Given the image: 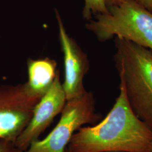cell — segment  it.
<instances>
[{
    "mask_svg": "<svg viewBox=\"0 0 152 152\" xmlns=\"http://www.w3.org/2000/svg\"><path fill=\"white\" fill-rule=\"evenodd\" d=\"M66 102L58 71L53 83L36 105L29 122L14 142L15 146L22 152L26 151L33 142L39 139L55 117L61 113Z\"/></svg>",
    "mask_w": 152,
    "mask_h": 152,
    "instance_id": "6",
    "label": "cell"
},
{
    "mask_svg": "<svg viewBox=\"0 0 152 152\" xmlns=\"http://www.w3.org/2000/svg\"><path fill=\"white\" fill-rule=\"evenodd\" d=\"M86 28L102 42L114 36L124 38L152 51V12L135 0H124L95 15Z\"/></svg>",
    "mask_w": 152,
    "mask_h": 152,
    "instance_id": "3",
    "label": "cell"
},
{
    "mask_svg": "<svg viewBox=\"0 0 152 152\" xmlns=\"http://www.w3.org/2000/svg\"><path fill=\"white\" fill-rule=\"evenodd\" d=\"M104 2L105 4L107 7L108 8L109 7L112 6L116 5L124 0H104Z\"/></svg>",
    "mask_w": 152,
    "mask_h": 152,
    "instance_id": "12",
    "label": "cell"
},
{
    "mask_svg": "<svg viewBox=\"0 0 152 152\" xmlns=\"http://www.w3.org/2000/svg\"><path fill=\"white\" fill-rule=\"evenodd\" d=\"M0 152H23L15 145L14 141L0 138Z\"/></svg>",
    "mask_w": 152,
    "mask_h": 152,
    "instance_id": "10",
    "label": "cell"
},
{
    "mask_svg": "<svg viewBox=\"0 0 152 152\" xmlns=\"http://www.w3.org/2000/svg\"><path fill=\"white\" fill-rule=\"evenodd\" d=\"M152 130L131 108L120 81V94L106 117L82 126L72 136L69 152H149Z\"/></svg>",
    "mask_w": 152,
    "mask_h": 152,
    "instance_id": "1",
    "label": "cell"
},
{
    "mask_svg": "<svg viewBox=\"0 0 152 152\" xmlns=\"http://www.w3.org/2000/svg\"><path fill=\"white\" fill-rule=\"evenodd\" d=\"M137 3L152 12V0H135Z\"/></svg>",
    "mask_w": 152,
    "mask_h": 152,
    "instance_id": "11",
    "label": "cell"
},
{
    "mask_svg": "<svg viewBox=\"0 0 152 152\" xmlns=\"http://www.w3.org/2000/svg\"><path fill=\"white\" fill-rule=\"evenodd\" d=\"M28 81L26 83L31 92L42 97L46 92L56 76L57 63L49 58L28 60Z\"/></svg>",
    "mask_w": 152,
    "mask_h": 152,
    "instance_id": "8",
    "label": "cell"
},
{
    "mask_svg": "<svg viewBox=\"0 0 152 152\" xmlns=\"http://www.w3.org/2000/svg\"><path fill=\"white\" fill-rule=\"evenodd\" d=\"M115 66L136 116L152 130V51L116 37Z\"/></svg>",
    "mask_w": 152,
    "mask_h": 152,
    "instance_id": "2",
    "label": "cell"
},
{
    "mask_svg": "<svg viewBox=\"0 0 152 152\" xmlns=\"http://www.w3.org/2000/svg\"><path fill=\"white\" fill-rule=\"evenodd\" d=\"M60 120L49 135L42 140L33 142L23 152H64L72 136L85 125H95L102 115L95 109L92 92L66 100Z\"/></svg>",
    "mask_w": 152,
    "mask_h": 152,
    "instance_id": "4",
    "label": "cell"
},
{
    "mask_svg": "<svg viewBox=\"0 0 152 152\" xmlns=\"http://www.w3.org/2000/svg\"><path fill=\"white\" fill-rule=\"evenodd\" d=\"M41 98L31 92L26 82L0 85V138L15 142Z\"/></svg>",
    "mask_w": 152,
    "mask_h": 152,
    "instance_id": "5",
    "label": "cell"
},
{
    "mask_svg": "<svg viewBox=\"0 0 152 152\" xmlns=\"http://www.w3.org/2000/svg\"><path fill=\"white\" fill-rule=\"evenodd\" d=\"M55 12L61 48L64 54V81L63 87L66 100H68L80 96L87 91L83 86V78L89 70L90 64L87 55L68 34L57 10Z\"/></svg>",
    "mask_w": 152,
    "mask_h": 152,
    "instance_id": "7",
    "label": "cell"
},
{
    "mask_svg": "<svg viewBox=\"0 0 152 152\" xmlns=\"http://www.w3.org/2000/svg\"><path fill=\"white\" fill-rule=\"evenodd\" d=\"M149 152H152V142L151 143V148H150V150H149Z\"/></svg>",
    "mask_w": 152,
    "mask_h": 152,
    "instance_id": "13",
    "label": "cell"
},
{
    "mask_svg": "<svg viewBox=\"0 0 152 152\" xmlns=\"http://www.w3.org/2000/svg\"><path fill=\"white\" fill-rule=\"evenodd\" d=\"M64 152H69L68 150V149H67V148H66V149H65V151H64Z\"/></svg>",
    "mask_w": 152,
    "mask_h": 152,
    "instance_id": "14",
    "label": "cell"
},
{
    "mask_svg": "<svg viewBox=\"0 0 152 152\" xmlns=\"http://www.w3.org/2000/svg\"><path fill=\"white\" fill-rule=\"evenodd\" d=\"M108 12V8L104 0H85V5L82 11L83 18L90 20L92 15L95 16Z\"/></svg>",
    "mask_w": 152,
    "mask_h": 152,
    "instance_id": "9",
    "label": "cell"
}]
</instances>
